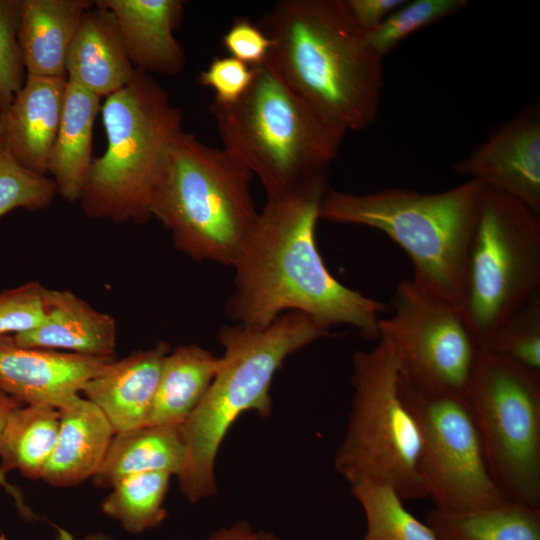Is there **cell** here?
Returning <instances> with one entry per match:
<instances>
[{"label":"cell","instance_id":"obj_25","mask_svg":"<svg viewBox=\"0 0 540 540\" xmlns=\"http://www.w3.org/2000/svg\"><path fill=\"white\" fill-rule=\"evenodd\" d=\"M426 524L438 540H540V508L512 500L457 511L434 507Z\"/></svg>","mask_w":540,"mask_h":540},{"label":"cell","instance_id":"obj_15","mask_svg":"<svg viewBox=\"0 0 540 540\" xmlns=\"http://www.w3.org/2000/svg\"><path fill=\"white\" fill-rule=\"evenodd\" d=\"M67 78L27 75L0 112V139L23 167L45 175L59 129Z\"/></svg>","mask_w":540,"mask_h":540},{"label":"cell","instance_id":"obj_38","mask_svg":"<svg viewBox=\"0 0 540 540\" xmlns=\"http://www.w3.org/2000/svg\"><path fill=\"white\" fill-rule=\"evenodd\" d=\"M260 538L261 532H255L249 523L242 521L217 531L207 540H260Z\"/></svg>","mask_w":540,"mask_h":540},{"label":"cell","instance_id":"obj_8","mask_svg":"<svg viewBox=\"0 0 540 540\" xmlns=\"http://www.w3.org/2000/svg\"><path fill=\"white\" fill-rule=\"evenodd\" d=\"M353 399L346 434L335 467L348 481H381L403 501L425 498L419 476L421 437L400 393V361L394 346L380 336L352 360Z\"/></svg>","mask_w":540,"mask_h":540},{"label":"cell","instance_id":"obj_3","mask_svg":"<svg viewBox=\"0 0 540 540\" xmlns=\"http://www.w3.org/2000/svg\"><path fill=\"white\" fill-rule=\"evenodd\" d=\"M328 327L309 315L290 311L265 326L224 325V349L205 396L181 425L186 458L176 476L181 492L196 502L215 494V459L235 420L246 411L268 416L274 375L293 353L326 336Z\"/></svg>","mask_w":540,"mask_h":540},{"label":"cell","instance_id":"obj_17","mask_svg":"<svg viewBox=\"0 0 540 540\" xmlns=\"http://www.w3.org/2000/svg\"><path fill=\"white\" fill-rule=\"evenodd\" d=\"M116 17L132 65L146 73L177 75L185 53L174 36L184 12L181 0H98Z\"/></svg>","mask_w":540,"mask_h":540},{"label":"cell","instance_id":"obj_33","mask_svg":"<svg viewBox=\"0 0 540 540\" xmlns=\"http://www.w3.org/2000/svg\"><path fill=\"white\" fill-rule=\"evenodd\" d=\"M45 287L37 282L0 293V337L37 327L45 317Z\"/></svg>","mask_w":540,"mask_h":540},{"label":"cell","instance_id":"obj_4","mask_svg":"<svg viewBox=\"0 0 540 540\" xmlns=\"http://www.w3.org/2000/svg\"><path fill=\"white\" fill-rule=\"evenodd\" d=\"M484 186L475 180L437 193L404 187L367 194L327 190L319 219L367 226L409 256L421 289L462 309L466 264Z\"/></svg>","mask_w":540,"mask_h":540},{"label":"cell","instance_id":"obj_10","mask_svg":"<svg viewBox=\"0 0 540 540\" xmlns=\"http://www.w3.org/2000/svg\"><path fill=\"white\" fill-rule=\"evenodd\" d=\"M465 397L497 486L540 508V372L482 351Z\"/></svg>","mask_w":540,"mask_h":540},{"label":"cell","instance_id":"obj_11","mask_svg":"<svg viewBox=\"0 0 540 540\" xmlns=\"http://www.w3.org/2000/svg\"><path fill=\"white\" fill-rule=\"evenodd\" d=\"M400 393L419 428V476L435 508L457 511L509 500L490 474L465 395L423 391L401 372Z\"/></svg>","mask_w":540,"mask_h":540},{"label":"cell","instance_id":"obj_6","mask_svg":"<svg viewBox=\"0 0 540 540\" xmlns=\"http://www.w3.org/2000/svg\"><path fill=\"white\" fill-rule=\"evenodd\" d=\"M223 149L256 175L267 197L327 174L345 132L330 125L267 65L232 104L210 107Z\"/></svg>","mask_w":540,"mask_h":540},{"label":"cell","instance_id":"obj_7","mask_svg":"<svg viewBox=\"0 0 540 540\" xmlns=\"http://www.w3.org/2000/svg\"><path fill=\"white\" fill-rule=\"evenodd\" d=\"M252 176L223 148L182 130L172 144L152 217L189 258L232 266L259 214Z\"/></svg>","mask_w":540,"mask_h":540},{"label":"cell","instance_id":"obj_9","mask_svg":"<svg viewBox=\"0 0 540 540\" xmlns=\"http://www.w3.org/2000/svg\"><path fill=\"white\" fill-rule=\"evenodd\" d=\"M540 294V218L501 191L483 188L470 242L462 310L481 349Z\"/></svg>","mask_w":540,"mask_h":540},{"label":"cell","instance_id":"obj_23","mask_svg":"<svg viewBox=\"0 0 540 540\" xmlns=\"http://www.w3.org/2000/svg\"><path fill=\"white\" fill-rule=\"evenodd\" d=\"M186 458L180 426L146 425L116 433L93 477L101 488H112L131 475L163 471L177 476Z\"/></svg>","mask_w":540,"mask_h":540},{"label":"cell","instance_id":"obj_5","mask_svg":"<svg viewBox=\"0 0 540 540\" xmlns=\"http://www.w3.org/2000/svg\"><path fill=\"white\" fill-rule=\"evenodd\" d=\"M101 116L107 146L93 159L79 200L91 218L144 223L152 217L169 155L182 131L181 109L148 73L106 97Z\"/></svg>","mask_w":540,"mask_h":540},{"label":"cell","instance_id":"obj_13","mask_svg":"<svg viewBox=\"0 0 540 540\" xmlns=\"http://www.w3.org/2000/svg\"><path fill=\"white\" fill-rule=\"evenodd\" d=\"M454 170L540 214V107L533 103L500 126Z\"/></svg>","mask_w":540,"mask_h":540},{"label":"cell","instance_id":"obj_14","mask_svg":"<svg viewBox=\"0 0 540 540\" xmlns=\"http://www.w3.org/2000/svg\"><path fill=\"white\" fill-rule=\"evenodd\" d=\"M114 359L22 347L1 336L0 389L22 405L61 409Z\"/></svg>","mask_w":540,"mask_h":540},{"label":"cell","instance_id":"obj_1","mask_svg":"<svg viewBox=\"0 0 540 540\" xmlns=\"http://www.w3.org/2000/svg\"><path fill=\"white\" fill-rule=\"evenodd\" d=\"M327 174L287 193L267 197L232 267L234 289L225 312L238 324L265 326L298 311L330 328L350 325L379 339L387 305L339 282L326 267L315 239Z\"/></svg>","mask_w":540,"mask_h":540},{"label":"cell","instance_id":"obj_2","mask_svg":"<svg viewBox=\"0 0 540 540\" xmlns=\"http://www.w3.org/2000/svg\"><path fill=\"white\" fill-rule=\"evenodd\" d=\"M258 26L271 42L265 64L324 121L345 133L376 121L383 58L345 0H280Z\"/></svg>","mask_w":540,"mask_h":540},{"label":"cell","instance_id":"obj_24","mask_svg":"<svg viewBox=\"0 0 540 540\" xmlns=\"http://www.w3.org/2000/svg\"><path fill=\"white\" fill-rule=\"evenodd\" d=\"M220 357L195 345L165 356L148 425L180 426L199 405L217 372Z\"/></svg>","mask_w":540,"mask_h":540},{"label":"cell","instance_id":"obj_12","mask_svg":"<svg viewBox=\"0 0 540 540\" xmlns=\"http://www.w3.org/2000/svg\"><path fill=\"white\" fill-rule=\"evenodd\" d=\"M391 308L379 337L394 346L402 375L426 392L465 395L482 349L463 310L412 280L396 286Z\"/></svg>","mask_w":540,"mask_h":540},{"label":"cell","instance_id":"obj_27","mask_svg":"<svg viewBox=\"0 0 540 540\" xmlns=\"http://www.w3.org/2000/svg\"><path fill=\"white\" fill-rule=\"evenodd\" d=\"M171 476L152 471L124 478L102 501V512L131 534L158 527L167 517L163 502Z\"/></svg>","mask_w":540,"mask_h":540},{"label":"cell","instance_id":"obj_31","mask_svg":"<svg viewBox=\"0 0 540 540\" xmlns=\"http://www.w3.org/2000/svg\"><path fill=\"white\" fill-rule=\"evenodd\" d=\"M56 194L52 178L19 164L0 139V218L16 208L44 209Z\"/></svg>","mask_w":540,"mask_h":540},{"label":"cell","instance_id":"obj_40","mask_svg":"<svg viewBox=\"0 0 540 540\" xmlns=\"http://www.w3.org/2000/svg\"><path fill=\"white\" fill-rule=\"evenodd\" d=\"M260 540H282V539H280L279 537H277L276 535H274V534H272L270 532L261 531Z\"/></svg>","mask_w":540,"mask_h":540},{"label":"cell","instance_id":"obj_21","mask_svg":"<svg viewBox=\"0 0 540 540\" xmlns=\"http://www.w3.org/2000/svg\"><path fill=\"white\" fill-rule=\"evenodd\" d=\"M91 0H20L18 43L27 75L66 77L69 46Z\"/></svg>","mask_w":540,"mask_h":540},{"label":"cell","instance_id":"obj_32","mask_svg":"<svg viewBox=\"0 0 540 540\" xmlns=\"http://www.w3.org/2000/svg\"><path fill=\"white\" fill-rule=\"evenodd\" d=\"M20 0H0V112L5 110L26 80L18 43Z\"/></svg>","mask_w":540,"mask_h":540},{"label":"cell","instance_id":"obj_37","mask_svg":"<svg viewBox=\"0 0 540 540\" xmlns=\"http://www.w3.org/2000/svg\"><path fill=\"white\" fill-rule=\"evenodd\" d=\"M22 406L21 403L13 399L11 396L6 394L3 390L0 389V435L5 426L8 416L11 412L17 407ZM0 487H2L14 500L15 505L20 513V515L27 521H32L37 518V516L32 512V510L25 503L24 497L21 491L14 485L10 484L6 480V476L3 475L0 471Z\"/></svg>","mask_w":540,"mask_h":540},{"label":"cell","instance_id":"obj_29","mask_svg":"<svg viewBox=\"0 0 540 540\" xmlns=\"http://www.w3.org/2000/svg\"><path fill=\"white\" fill-rule=\"evenodd\" d=\"M482 351L540 372V294L508 318Z\"/></svg>","mask_w":540,"mask_h":540},{"label":"cell","instance_id":"obj_28","mask_svg":"<svg viewBox=\"0 0 540 540\" xmlns=\"http://www.w3.org/2000/svg\"><path fill=\"white\" fill-rule=\"evenodd\" d=\"M349 485L365 514L366 532L360 540H438L427 524L406 509L389 484L360 479Z\"/></svg>","mask_w":540,"mask_h":540},{"label":"cell","instance_id":"obj_19","mask_svg":"<svg viewBox=\"0 0 540 540\" xmlns=\"http://www.w3.org/2000/svg\"><path fill=\"white\" fill-rule=\"evenodd\" d=\"M65 70L67 80L100 98L122 89L136 74L115 15L96 1L81 18Z\"/></svg>","mask_w":540,"mask_h":540},{"label":"cell","instance_id":"obj_35","mask_svg":"<svg viewBox=\"0 0 540 540\" xmlns=\"http://www.w3.org/2000/svg\"><path fill=\"white\" fill-rule=\"evenodd\" d=\"M224 48L231 57L251 66L264 64L271 42L265 32L247 18H238L222 37Z\"/></svg>","mask_w":540,"mask_h":540},{"label":"cell","instance_id":"obj_18","mask_svg":"<svg viewBox=\"0 0 540 540\" xmlns=\"http://www.w3.org/2000/svg\"><path fill=\"white\" fill-rule=\"evenodd\" d=\"M45 317L37 327L15 334V342L93 357H114L117 345L115 319L92 307L68 290L44 292Z\"/></svg>","mask_w":540,"mask_h":540},{"label":"cell","instance_id":"obj_20","mask_svg":"<svg viewBox=\"0 0 540 540\" xmlns=\"http://www.w3.org/2000/svg\"><path fill=\"white\" fill-rule=\"evenodd\" d=\"M59 411L57 440L41 480L64 488L96 475L115 432L103 412L80 395Z\"/></svg>","mask_w":540,"mask_h":540},{"label":"cell","instance_id":"obj_34","mask_svg":"<svg viewBox=\"0 0 540 540\" xmlns=\"http://www.w3.org/2000/svg\"><path fill=\"white\" fill-rule=\"evenodd\" d=\"M254 74L255 67L231 56L215 57L207 68L200 72L198 82L215 93V102L232 104L247 91Z\"/></svg>","mask_w":540,"mask_h":540},{"label":"cell","instance_id":"obj_30","mask_svg":"<svg viewBox=\"0 0 540 540\" xmlns=\"http://www.w3.org/2000/svg\"><path fill=\"white\" fill-rule=\"evenodd\" d=\"M467 4L466 0L406 1L380 25L367 32V40L376 53L384 58L412 33L459 12Z\"/></svg>","mask_w":540,"mask_h":540},{"label":"cell","instance_id":"obj_26","mask_svg":"<svg viewBox=\"0 0 540 540\" xmlns=\"http://www.w3.org/2000/svg\"><path fill=\"white\" fill-rule=\"evenodd\" d=\"M60 411L44 405H22L8 416L0 435V471L12 470L39 480L54 449Z\"/></svg>","mask_w":540,"mask_h":540},{"label":"cell","instance_id":"obj_39","mask_svg":"<svg viewBox=\"0 0 540 540\" xmlns=\"http://www.w3.org/2000/svg\"><path fill=\"white\" fill-rule=\"evenodd\" d=\"M50 540H76L68 531L57 528L56 535ZM82 540H114L110 535L103 532H94L86 535Z\"/></svg>","mask_w":540,"mask_h":540},{"label":"cell","instance_id":"obj_22","mask_svg":"<svg viewBox=\"0 0 540 540\" xmlns=\"http://www.w3.org/2000/svg\"><path fill=\"white\" fill-rule=\"evenodd\" d=\"M100 97L67 80L61 121L47 172L57 194L74 203L80 200L93 161V127L101 111Z\"/></svg>","mask_w":540,"mask_h":540},{"label":"cell","instance_id":"obj_36","mask_svg":"<svg viewBox=\"0 0 540 540\" xmlns=\"http://www.w3.org/2000/svg\"><path fill=\"white\" fill-rule=\"evenodd\" d=\"M405 2L406 0H345L352 19L366 33L380 25Z\"/></svg>","mask_w":540,"mask_h":540},{"label":"cell","instance_id":"obj_16","mask_svg":"<svg viewBox=\"0 0 540 540\" xmlns=\"http://www.w3.org/2000/svg\"><path fill=\"white\" fill-rule=\"evenodd\" d=\"M170 347L148 349L114 359L83 389L85 398L106 416L115 434L148 425L163 360Z\"/></svg>","mask_w":540,"mask_h":540}]
</instances>
